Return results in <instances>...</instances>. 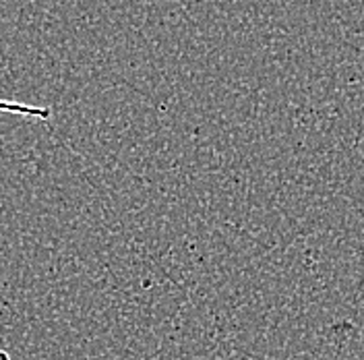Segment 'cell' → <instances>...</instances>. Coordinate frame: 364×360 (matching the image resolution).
I'll return each instance as SVG.
<instances>
[{"instance_id": "6da1fadb", "label": "cell", "mask_w": 364, "mask_h": 360, "mask_svg": "<svg viewBox=\"0 0 364 360\" xmlns=\"http://www.w3.org/2000/svg\"><path fill=\"white\" fill-rule=\"evenodd\" d=\"M0 112L19 114V116L40 118V120H48V118H50V110H48V108H42V106H29V104H17V102H6V100H0Z\"/></svg>"}]
</instances>
